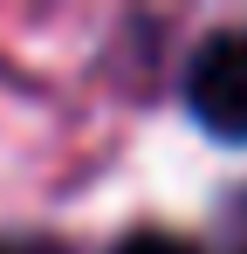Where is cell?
<instances>
[{
  "label": "cell",
  "mask_w": 247,
  "mask_h": 254,
  "mask_svg": "<svg viewBox=\"0 0 247 254\" xmlns=\"http://www.w3.org/2000/svg\"><path fill=\"white\" fill-rule=\"evenodd\" d=\"M0 254H21V248H0Z\"/></svg>",
  "instance_id": "3957f363"
},
{
  "label": "cell",
  "mask_w": 247,
  "mask_h": 254,
  "mask_svg": "<svg viewBox=\"0 0 247 254\" xmlns=\"http://www.w3.org/2000/svg\"><path fill=\"white\" fill-rule=\"evenodd\" d=\"M185 103L213 137L247 144V35H213L199 42L185 69Z\"/></svg>",
  "instance_id": "6da1fadb"
},
{
  "label": "cell",
  "mask_w": 247,
  "mask_h": 254,
  "mask_svg": "<svg viewBox=\"0 0 247 254\" xmlns=\"http://www.w3.org/2000/svg\"><path fill=\"white\" fill-rule=\"evenodd\" d=\"M117 254H199L192 241H179V234H130Z\"/></svg>",
  "instance_id": "7a4b0ae2"
}]
</instances>
